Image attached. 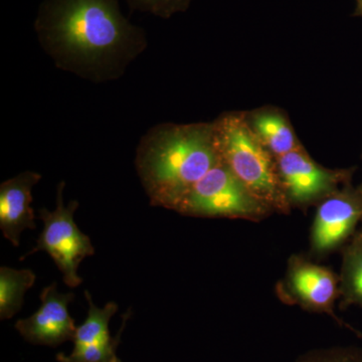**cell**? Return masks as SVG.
Wrapping results in <instances>:
<instances>
[{
    "mask_svg": "<svg viewBox=\"0 0 362 362\" xmlns=\"http://www.w3.org/2000/svg\"><path fill=\"white\" fill-rule=\"evenodd\" d=\"M339 290L341 310L351 305L362 308V230L342 247Z\"/></svg>",
    "mask_w": 362,
    "mask_h": 362,
    "instance_id": "obj_12",
    "label": "cell"
},
{
    "mask_svg": "<svg viewBox=\"0 0 362 362\" xmlns=\"http://www.w3.org/2000/svg\"><path fill=\"white\" fill-rule=\"evenodd\" d=\"M42 180L35 171H25L0 185V228L14 247L21 244L25 230H35V216L30 206L33 188Z\"/></svg>",
    "mask_w": 362,
    "mask_h": 362,
    "instance_id": "obj_10",
    "label": "cell"
},
{
    "mask_svg": "<svg viewBox=\"0 0 362 362\" xmlns=\"http://www.w3.org/2000/svg\"><path fill=\"white\" fill-rule=\"evenodd\" d=\"M35 30L57 68L97 84L119 80L148 47L120 0H42Z\"/></svg>",
    "mask_w": 362,
    "mask_h": 362,
    "instance_id": "obj_1",
    "label": "cell"
},
{
    "mask_svg": "<svg viewBox=\"0 0 362 362\" xmlns=\"http://www.w3.org/2000/svg\"><path fill=\"white\" fill-rule=\"evenodd\" d=\"M177 213L197 218L258 221L274 211L257 199L221 160L190 190Z\"/></svg>",
    "mask_w": 362,
    "mask_h": 362,
    "instance_id": "obj_4",
    "label": "cell"
},
{
    "mask_svg": "<svg viewBox=\"0 0 362 362\" xmlns=\"http://www.w3.org/2000/svg\"><path fill=\"white\" fill-rule=\"evenodd\" d=\"M64 188L65 182L62 181L57 190L54 211L40 209V218L44 221V228L37 240V246L21 259L35 252H47L63 274L65 284L76 288L83 282L78 274V266L83 259L95 254V249L90 238L81 232L74 221V214L78 207V201H71L66 206L64 204Z\"/></svg>",
    "mask_w": 362,
    "mask_h": 362,
    "instance_id": "obj_5",
    "label": "cell"
},
{
    "mask_svg": "<svg viewBox=\"0 0 362 362\" xmlns=\"http://www.w3.org/2000/svg\"><path fill=\"white\" fill-rule=\"evenodd\" d=\"M85 296L89 304V311L85 322L76 330L73 339L74 349H82L113 339L109 332V322L118 310V305L109 302L103 308H99L93 302L89 292L85 291Z\"/></svg>",
    "mask_w": 362,
    "mask_h": 362,
    "instance_id": "obj_14",
    "label": "cell"
},
{
    "mask_svg": "<svg viewBox=\"0 0 362 362\" xmlns=\"http://www.w3.org/2000/svg\"><path fill=\"white\" fill-rule=\"evenodd\" d=\"M362 221L361 192L344 189L320 202L310 233L312 256L322 258L342 249L356 235Z\"/></svg>",
    "mask_w": 362,
    "mask_h": 362,
    "instance_id": "obj_8",
    "label": "cell"
},
{
    "mask_svg": "<svg viewBox=\"0 0 362 362\" xmlns=\"http://www.w3.org/2000/svg\"><path fill=\"white\" fill-rule=\"evenodd\" d=\"M213 124L223 163L272 211L289 214L291 206L281 185L276 158L252 130L246 117L226 114Z\"/></svg>",
    "mask_w": 362,
    "mask_h": 362,
    "instance_id": "obj_3",
    "label": "cell"
},
{
    "mask_svg": "<svg viewBox=\"0 0 362 362\" xmlns=\"http://www.w3.org/2000/svg\"><path fill=\"white\" fill-rule=\"evenodd\" d=\"M108 362H121V361H119L118 357H115V358L112 359L111 361H108Z\"/></svg>",
    "mask_w": 362,
    "mask_h": 362,
    "instance_id": "obj_19",
    "label": "cell"
},
{
    "mask_svg": "<svg viewBox=\"0 0 362 362\" xmlns=\"http://www.w3.org/2000/svg\"><path fill=\"white\" fill-rule=\"evenodd\" d=\"M276 292L284 303L329 315L342 327L362 337L359 331L335 314V302L340 298L339 275L327 267L314 263L306 257L293 255L288 259L284 278L278 283Z\"/></svg>",
    "mask_w": 362,
    "mask_h": 362,
    "instance_id": "obj_6",
    "label": "cell"
},
{
    "mask_svg": "<svg viewBox=\"0 0 362 362\" xmlns=\"http://www.w3.org/2000/svg\"><path fill=\"white\" fill-rule=\"evenodd\" d=\"M192 0H126L132 11L150 13L157 18H169L185 11Z\"/></svg>",
    "mask_w": 362,
    "mask_h": 362,
    "instance_id": "obj_17",
    "label": "cell"
},
{
    "mask_svg": "<svg viewBox=\"0 0 362 362\" xmlns=\"http://www.w3.org/2000/svg\"><path fill=\"white\" fill-rule=\"evenodd\" d=\"M37 276L30 269L0 268V318H11L21 310L25 292L35 284Z\"/></svg>",
    "mask_w": 362,
    "mask_h": 362,
    "instance_id": "obj_13",
    "label": "cell"
},
{
    "mask_svg": "<svg viewBox=\"0 0 362 362\" xmlns=\"http://www.w3.org/2000/svg\"><path fill=\"white\" fill-rule=\"evenodd\" d=\"M39 310L16 324V330L26 341L37 345L57 346L68 340L73 341L77 327L69 313L73 293H59L57 283L47 286L40 294Z\"/></svg>",
    "mask_w": 362,
    "mask_h": 362,
    "instance_id": "obj_9",
    "label": "cell"
},
{
    "mask_svg": "<svg viewBox=\"0 0 362 362\" xmlns=\"http://www.w3.org/2000/svg\"><path fill=\"white\" fill-rule=\"evenodd\" d=\"M358 9L362 13V0H358Z\"/></svg>",
    "mask_w": 362,
    "mask_h": 362,
    "instance_id": "obj_18",
    "label": "cell"
},
{
    "mask_svg": "<svg viewBox=\"0 0 362 362\" xmlns=\"http://www.w3.org/2000/svg\"><path fill=\"white\" fill-rule=\"evenodd\" d=\"M361 197H362V189H361Z\"/></svg>",
    "mask_w": 362,
    "mask_h": 362,
    "instance_id": "obj_20",
    "label": "cell"
},
{
    "mask_svg": "<svg viewBox=\"0 0 362 362\" xmlns=\"http://www.w3.org/2000/svg\"><path fill=\"white\" fill-rule=\"evenodd\" d=\"M295 362H362V349L349 345L312 349Z\"/></svg>",
    "mask_w": 362,
    "mask_h": 362,
    "instance_id": "obj_16",
    "label": "cell"
},
{
    "mask_svg": "<svg viewBox=\"0 0 362 362\" xmlns=\"http://www.w3.org/2000/svg\"><path fill=\"white\" fill-rule=\"evenodd\" d=\"M114 337L110 341L97 343L82 349H74L70 356L59 354L57 359L59 362H108L115 358L116 349L120 340V334Z\"/></svg>",
    "mask_w": 362,
    "mask_h": 362,
    "instance_id": "obj_15",
    "label": "cell"
},
{
    "mask_svg": "<svg viewBox=\"0 0 362 362\" xmlns=\"http://www.w3.org/2000/svg\"><path fill=\"white\" fill-rule=\"evenodd\" d=\"M250 124L275 158L300 148L291 125L279 112H259L252 116Z\"/></svg>",
    "mask_w": 362,
    "mask_h": 362,
    "instance_id": "obj_11",
    "label": "cell"
},
{
    "mask_svg": "<svg viewBox=\"0 0 362 362\" xmlns=\"http://www.w3.org/2000/svg\"><path fill=\"white\" fill-rule=\"evenodd\" d=\"M220 162L213 123L158 124L136 149V170L150 204L175 211Z\"/></svg>",
    "mask_w": 362,
    "mask_h": 362,
    "instance_id": "obj_2",
    "label": "cell"
},
{
    "mask_svg": "<svg viewBox=\"0 0 362 362\" xmlns=\"http://www.w3.org/2000/svg\"><path fill=\"white\" fill-rule=\"evenodd\" d=\"M279 178L290 206H308L338 192L349 171L331 170L319 165L301 148L276 158Z\"/></svg>",
    "mask_w": 362,
    "mask_h": 362,
    "instance_id": "obj_7",
    "label": "cell"
}]
</instances>
